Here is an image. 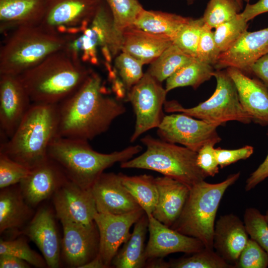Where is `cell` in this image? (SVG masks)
<instances>
[{"instance_id":"cell-55","label":"cell","mask_w":268,"mask_h":268,"mask_svg":"<svg viewBox=\"0 0 268 268\" xmlns=\"http://www.w3.org/2000/svg\"><path fill=\"white\" fill-rule=\"evenodd\" d=\"M196 0H186L187 2L189 4L193 3Z\"/></svg>"},{"instance_id":"cell-48","label":"cell","mask_w":268,"mask_h":268,"mask_svg":"<svg viewBox=\"0 0 268 268\" xmlns=\"http://www.w3.org/2000/svg\"><path fill=\"white\" fill-rule=\"evenodd\" d=\"M254 74L268 87V53L259 59L251 67Z\"/></svg>"},{"instance_id":"cell-34","label":"cell","mask_w":268,"mask_h":268,"mask_svg":"<svg viewBox=\"0 0 268 268\" xmlns=\"http://www.w3.org/2000/svg\"><path fill=\"white\" fill-rule=\"evenodd\" d=\"M173 268H234L214 249L204 248L189 257L170 261Z\"/></svg>"},{"instance_id":"cell-6","label":"cell","mask_w":268,"mask_h":268,"mask_svg":"<svg viewBox=\"0 0 268 268\" xmlns=\"http://www.w3.org/2000/svg\"><path fill=\"white\" fill-rule=\"evenodd\" d=\"M240 176L238 172L218 183L203 180L192 186L180 216L170 228L200 240L205 248L213 249L215 220L219 203L227 189Z\"/></svg>"},{"instance_id":"cell-44","label":"cell","mask_w":268,"mask_h":268,"mask_svg":"<svg viewBox=\"0 0 268 268\" xmlns=\"http://www.w3.org/2000/svg\"><path fill=\"white\" fill-rule=\"evenodd\" d=\"M254 152V147L246 145L236 149L215 148L216 157L219 167L223 168L240 160L250 157Z\"/></svg>"},{"instance_id":"cell-38","label":"cell","mask_w":268,"mask_h":268,"mask_svg":"<svg viewBox=\"0 0 268 268\" xmlns=\"http://www.w3.org/2000/svg\"><path fill=\"white\" fill-rule=\"evenodd\" d=\"M244 223L250 238L268 254V223L265 215L256 208L248 207L244 212Z\"/></svg>"},{"instance_id":"cell-12","label":"cell","mask_w":268,"mask_h":268,"mask_svg":"<svg viewBox=\"0 0 268 268\" xmlns=\"http://www.w3.org/2000/svg\"><path fill=\"white\" fill-rule=\"evenodd\" d=\"M63 228L61 256L71 268L81 267L99 253V234L94 221L84 225L61 221Z\"/></svg>"},{"instance_id":"cell-35","label":"cell","mask_w":268,"mask_h":268,"mask_svg":"<svg viewBox=\"0 0 268 268\" xmlns=\"http://www.w3.org/2000/svg\"><path fill=\"white\" fill-rule=\"evenodd\" d=\"M242 7L236 0H209L201 17L205 24L215 28L235 18Z\"/></svg>"},{"instance_id":"cell-43","label":"cell","mask_w":268,"mask_h":268,"mask_svg":"<svg viewBox=\"0 0 268 268\" xmlns=\"http://www.w3.org/2000/svg\"><path fill=\"white\" fill-rule=\"evenodd\" d=\"M212 29L204 24L197 48L196 59L214 67L221 52L215 43Z\"/></svg>"},{"instance_id":"cell-42","label":"cell","mask_w":268,"mask_h":268,"mask_svg":"<svg viewBox=\"0 0 268 268\" xmlns=\"http://www.w3.org/2000/svg\"><path fill=\"white\" fill-rule=\"evenodd\" d=\"M268 254L254 240L249 238L234 265V268H267Z\"/></svg>"},{"instance_id":"cell-4","label":"cell","mask_w":268,"mask_h":268,"mask_svg":"<svg viewBox=\"0 0 268 268\" xmlns=\"http://www.w3.org/2000/svg\"><path fill=\"white\" fill-rule=\"evenodd\" d=\"M141 150L140 145H136L102 153L93 149L87 140L57 136L51 143L48 155L69 180L89 189L104 170L132 159Z\"/></svg>"},{"instance_id":"cell-10","label":"cell","mask_w":268,"mask_h":268,"mask_svg":"<svg viewBox=\"0 0 268 268\" xmlns=\"http://www.w3.org/2000/svg\"><path fill=\"white\" fill-rule=\"evenodd\" d=\"M217 127L184 113H174L164 116L157 129L161 139L198 152L205 145H215L221 140Z\"/></svg>"},{"instance_id":"cell-18","label":"cell","mask_w":268,"mask_h":268,"mask_svg":"<svg viewBox=\"0 0 268 268\" xmlns=\"http://www.w3.org/2000/svg\"><path fill=\"white\" fill-rule=\"evenodd\" d=\"M91 189L98 212L119 215L142 208L123 185L120 173L103 172Z\"/></svg>"},{"instance_id":"cell-46","label":"cell","mask_w":268,"mask_h":268,"mask_svg":"<svg viewBox=\"0 0 268 268\" xmlns=\"http://www.w3.org/2000/svg\"><path fill=\"white\" fill-rule=\"evenodd\" d=\"M267 134L268 135V129ZM268 178V153L264 161L253 171L246 181L245 191L248 192Z\"/></svg>"},{"instance_id":"cell-20","label":"cell","mask_w":268,"mask_h":268,"mask_svg":"<svg viewBox=\"0 0 268 268\" xmlns=\"http://www.w3.org/2000/svg\"><path fill=\"white\" fill-rule=\"evenodd\" d=\"M236 86L239 101L252 121L268 127V87L261 80L248 76L239 69H226Z\"/></svg>"},{"instance_id":"cell-23","label":"cell","mask_w":268,"mask_h":268,"mask_svg":"<svg viewBox=\"0 0 268 268\" xmlns=\"http://www.w3.org/2000/svg\"><path fill=\"white\" fill-rule=\"evenodd\" d=\"M158 199L152 216L171 227L180 216L187 201L190 187L172 178H155Z\"/></svg>"},{"instance_id":"cell-51","label":"cell","mask_w":268,"mask_h":268,"mask_svg":"<svg viewBox=\"0 0 268 268\" xmlns=\"http://www.w3.org/2000/svg\"><path fill=\"white\" fill-rule=\"evenodd\" d=\"M102 259L98 255L90 262L82 266L81 268H106Z\"/></svg>"},{"instance_id":"cell-19","label":"cell","mask_w":268,"mask_h":268,"mask_svg":"<svg viewBox=\"0 0 268 268\" xmlns=\"http://www.w3.org/2000/svg\"><path fill=\"white\" fill-rule=\"evenodd\" d=\"M67 177L61 168L49 158L30 170L19 184L26 202L35 207L53 196Z\"/></svg>"},{"instance_id":"cell-22","label":"cell","mask_w":268,"mask_h":268,"mask_svg":"<svg viewBox=\"0 0 268 268\" xmlns=\"http://www.w3.org/2000/svg\"><path fill=\"white\" fill-rule=\"evenodd\" d=\"M25 234L37 245L47 266L58 268L60 264L61 246L52 212L45 207L40 208L30 222Z\"/></svg>"},{"instance_id":"cell-29","label":"cell","mask_w":268,"mask_h":268,"mask_svg":"<svg viewBox=\"0 0 268 268\" xmlns=\"http://www.w3.org/2000/svg\"><path fill=\"white\" fill-rule=\"evenodd\" d=\"M120 175L123 185L145 213L147 216L152 215L158 199L155 178L146 174L131 176L120 173Z\"/></svg>"},{"instance_id":"cell-49","label":"cell","mask_w":268,"mask_h":268,"mask_svg":"<svg viewBox=\"0 0 268 268\" xmlns=\"http://www.w3.org/2000/svg\"><path fill=\"white\" fill-rule=\"evenodd\" d=\"M30 265L27 262L9 255H0V268H28Z\"/></svg>"},{"instance_id":"cell-31","label":"cell","mask_w":268,"mask_h":268,"mask_svg":"<svg viewBox=\"0 0 268 268\" xmlns=\"http://www.w3.org/2000/svg\"><path fill=\"white\" fill-rule=\"evenodd\" d=\"M214 67L196 58L176 71L166 80L167 92L176 88L192 86L197 88L210 79L214 72Z\"/></svg>"},{"instance_id":"cell-32","label":"cell","mask_w":268,"mask_h":268,"mask_svg":"<svg viewBox=\"0 0 268 268\" xmlns=\"http://www.w3.org/2000/svg\"><path fill=\"white\" fill-rule=\"evenodd\" d=\"M195 59L173 43L151 63L147 72L161 83Z\"/></svg>"},{"instance_id":"cell-7","label":"cell","mask_w":268,"mask_h":268,"mask_svg":"<svg viewBox=\"0 0 268 268\" xmlns=\"http://www.w3.org/2000/svg\"><path fill=\"white\" fill-rule=\"evenodd\" d=\"M140 140L146 150L135 158L121 163V168L154 171L190 188L207 177L197 164V152L149 135Z\"/></svg>"},{"instance_id":"cell-1","label":"cell","mask_w":268,"mask_h":268,"mask_svg":"<svg viewBox=\"0 0 268 268\" xmlns=\"http://www.w3.org/2000/svg\"><path fill=\"white\" fill-rule=\"evenodd\" d=\"M100 76L92 71L81 86L58 104V136L91 140L105 133L126 111L117 99L105 96Z\"/></svg>"},{"instance_id":"cell-17","label":"cell","mask_w":268,"mask_h":268,"mask_svg":"<svg viewBox=\"0 0 268 268\" xmlns=\"http://www.w3.org/2000/svg\"><path fill=\"white\" fill-rule=\"evenodd\" d=\"M102 1L46 0L45 13L39 25L54 33L60 27H66L67 32L69 28H81L84 21L92 20Z\"/></svg>"},{"instance_id":"cell-16","label":"cell","mask_w":268,"mask_h":268,"mask_svg":"<svg viewBox=\"0 0 268 268\" xmlns=\"http://www.w3.org/2000/svg\"><path fill=\"white\" fill-rule=\"evenodd\" d=\"M268 53V27L258 31H245L227 51L221 53L214 68L234 67L251 73L252 66Z\"/></svg>"},{"instance_id":"cell-52","label":"cell","mask_w":268,"mask_h":268,"mask_svg":"<svg viewBox=\"0 0 268 268\" xmlns=\"http://www.w3.org/2000/svg\"><path fill=\"white\" fill-rule=\"evenodd\" d=\"M125 85L122 81L114 79L113 81V89L118 97H123L124 95Z\"/></svg>"},{"instance_id":"cell-2","label":"cell","mask_w":268,"mask_h":268,"mask_svg":"<svg viewBox=\"0 0 268 268\" xmlns=\"http://www.w3.org/2000/svg\"><path fill=\"white\" fill-rule=\"evenodd\" d=\"M91 71L64 49L18 76L32 103L59 104L77 90Z\"/></svg>"},{"instance_id":"cell-3","label":"cell","mask_w":268,"mask_h":268,"mask_svg":"<svg viewBox=\"0 0 268 268\" xmlns=\"http://www.w3.org/2000/svg\"><path fill=\"white\" fill-rule=\"evenodd\" d=\"M58 104L32 103L0 151L31 170L48 159V148L58 136Z\"/></svg>"},{"instance_id":"cell-50","label":"cell","mask_w":268,"mask_h":268,"mask_svg":"<svg viewBox=\"0 0 268 268\" xmlns=\"http://www.w3.org/2000/svg\"><path fill=\"white\" fill-rule=\"evenodd\" d=\"M150 268H170V262H165L163 258H155L146 261L145 266Z\"/></svg>"},{"instance_id":"cell-41","label":"cell","mask_w":268,"mask_h":268,"mask_svg":"<svg viewBox=\"0 0 268 268\" xmlns=\"http://www.w3.org/2000/svg\"><path fill=\"white\" fill-rule=\"evenodd\" d=\"M30 169L0 151V188L2 189L19 183Z\"/></svg>"},{"instance_id":"cell-13","label":"cell","mask_w":268,"mask_h":268,"mask_svg":"<svg viewBox=\"0 0 268 268\" xmlns=\"http://www.w3.org/2000/svg\"><path fill=\"white\" fill-rule=\"evenodd\" d=\"M144 213L140 208L124 214L99 212L95 214L94 221L99 234L98 255L107 268L111 266L120 247L129 238L132 226Z\"/></svg>"},{"instance_id":"cell-11","label":"cell","mask_w":268,"mask_h":268,"mask_svg":"<svg viewBox=\"0 0 268 268\" xmlns=\"http://www.w3.org/2000/svg\"><path fill=\"white\" fill-rule=\"evenodd\" d=\"M57 217L60 221L89 225L98 212L91 189L81 188L68 179L53 195Z\"/></svg>"},{"instance_id":"cell-15","label":"cell","mask_w":268,"mask_h":268,"mask_svg":"<svg viewBox=\"0 0 268 268\" xmlns=\"http://www.w3.org/2000/svg\"><path fill=\"white\" fill-rule=\"evenodd\" d=\"M148 218L149 237L145 250L146 261L177 252L191 254L205 247L200 240L172 229L152 215Z\"/></svg>"},{"instance_id":"cell-5","label":"cell","mask_w":268,"mask_h":268,"mask_svg":"<svg viewBox=\"0 0 268 268\" xmlns=\"http://www.w3.org/2000/svg\"><path fill=\"white\" fill-rule=\"evenodd\" d=\"M68 35L52 32L40 25L13 29L0 50V75H19L47 57L64 50Z\"/></svg>"},{"instance_id":"cell-40","label":"cell","mask_w":268,"mask_h":268,"mask_svg":"<svg viewBox=\"0 0 268 268\" xmlns=\"http://www.w3.org/2000/svg\"><path fill=\"white\" fill-rule=\"evenodd\" d=\"M115 66L126 89L129 90L143 75V64L131 55L124 52L120 53L115 59Z\"/></svg>"},{"instance_id":"cell-56","label":"cell","mask_w":268,"mask_h":268,"mask_svg":"<svg viewBox=\"0 0 268 268\" xmlns=\"http://www.w3.org/2000/svg\"><path fill=\"white\" fill-rule=\"evenodd\" d=\"M236 0L238 1L239 2L243 4V0Z\"/></svg>"},{"instance_id":"cell-25","label":"cell","mask_w":268,"mask_h":268,"mask_svg":"<svg viewBox=\"0 0 268 268\" xmlns=\"http://www.w3.org/2000/svg\"><path fill=\"white\" fill-rule=\"evenodd\" d=\"M46 0H0L1 32L21 26L39 25Z\"/></svg>"},{"instance_id":"cell-39","label":"cell","mask_w":268,"mask_h":268,"mask_svg":"<svg viewBox=\"0 0 268 268\" xmlns=\"http://www.w3.org/2000/svg\"><path fill=\"white\" fill-rule=\"evenodd\" d=\"M0 255H9L22 259L37 268L47 266L45 259L32 250L26 241L22 239L0 240Z\"/></svg>"},{"instance_id":"cell-45","label":"cell","mask_w":268,"mask_h":268,"mask_svg":"<svg viewBox=\"0 0 268 268\" xmlns=\"http://www.w3.org/2000/svg\"><path fill=\"white\" fill-rule=\"evenodd\" d=\"M214 146L212 144H206L197 152V164L207 177H213L219 172V166Z\"/></svg>"},{"instance_id":"cell-37","label":"cell","mask_w":268,"mask_h":268,"mask_svg":"<svg viewBox=\"0 0 268 268\" xmlns=\"http://www.w3.org/2000/svg\"><path fill=\"white\" fill-rule=\"evenodd\" d=\"M204 24L202 17L192 18L180 29L173 43L186 54L196 58L197 48Z\"/></svg>"},{"instance_id":"cell-27","label":"cell","mask_w":268,"mask_h":268,"mask_svg":"<svg viewBox=\"0 0 268 268\" xmlns=\"http://www.w3.org/2000/svg\"><path fill=\"white\" fill-rule=\"evenodd\" d=\"M30 206L18 189L11 186L1 189L0 193V232L17 228L29 219Z\"/></svg>"},{"instance_id":"cell-53","label":"cell","mask_w":268,"mask_h":268,"mask_svg":"<svg viewBox=\"0 0 268 268\" xmlns=\"http://www.w3.org/2000/svg\"><path fill=\"white\" fill-rule=\"evenodd\" d=\"M101 51L106 62L110 63L113 56L109 48L106 46H103L101 47Z\"/></svg>"},{"instance_id":"cell-28","label":"cell","mask_w":268,"mask_h":268,"mask_svg":"<svg viewBox=\"0 0 268 268\" xmlns=\"http://www.w3.org/2000/svg\"><path fill=\"white\" fill-rule=\"evenodd\" d=\"M191 18L174 13L144 9L134 25L148 32L167 36L173 41L182 26Z\"/></svg>"},{"instance_id":"cell-26","label":"cell","mask_w":268,"mask_h":268,"mask_svg":"<svg viewBox=\"0 0 268 268\" xmlns=\"http://www.w3.org/2000/svg\"><path fill=\"white\" fill-rule=\"evenodd\" d=\"M148 227V218L144 213L135 223L132 233L114 257L111 265L116 268L145 267L144 241Z\"/></svg>"},{"instance_id":"cell-30","label":"cell","mask_w":268,"mask_h":268,"mask_svg":"<svg viewBox=\"0 0 268 268\" xmlns=\"http://www.w3.org/2000/svg\"><path fill=\"white\" fill-rule=\"evenodd\" d=\"M111 11L116 55L121 51L124 31L134 25L144 8L138 0H104Z\"/></svg>"},{"instance_id":"cell-14","label":"cell","mask_w":268,"mask_h":268,"mask_svg":"<svg viewBox=\"0 0 268 268\" xmlns=\"http://www.w3.org/2000/svg\"><path fill=\"white\" fill-rule=\"evenodd\" d=\"M32 104L18 75H0V127L8 138L13 135Z\"/></svg>"},{"instance_id":"cell-47","label":"cell","mask_w":268,"mask_h":268,"mask_svg":"<svg viewBox=\"0 0 268 268\" xmlns=\"http://www.w3.org/2000/svg\"><path fill=\"white\" fill-rule=\"evenodd\" d=\"M268 12V0H259L253 4L248 3L240 14L246 21L249 22L257 16Z\"/></svg>"},{"instance_id":"cell-21","label":"cell","mask_w":268,"mask_h":268,"mask_svg":"<svg viewBox=\"0 0 268 268\" xmlns=\"http://www.w3.org/2000/svg\"><path fill=\"white\" fill-rule=\"evenodd\" d=\"M249 239L244 222L234 214L221 215L215 223L213 249L234 266Z\"/></svg>"},{"instance_id":"cell-9","label":"cell","mask_w":268,"mask_h":268,"mask_svg":"<svg viewBox=\"0 0 268 268\" xmlns=\"http://www.w3.org/2000/svg\"><path fill=\"white\" fill-rule=\"evenodd\" d=\"M167 92L147 72L134 85L128 94L135 115L134 130L130 141H134L145 132L157 128L164 117L162 108Z\"/></svg>"},{"instance_id":"cell-33","label":"cell","mask_w":268,"mask_h":268,"mask_svg":"<svg viewBox=\"0 0 268 268\" xmlns=\"http://www.w3.org/2000/svg\"><path fill=\"white\" fill-rule=\"evenodd\" d=\"M92 36L101 47L108 46L112 56L116 55L112 15L104 0L98 7L89 25Z\"/></svg>"},{"instance_id":"cell-24","label":"cell","mask_w":268,"mask_h":268,"mask_svg":"<svg viewBox=\"0 0 268 268\" xmlns=\"http://www.w3.org/2000/svg\"><path fill=\"white\" fill-rule=\"evenodd\" d=\"M172 43L167 36L145 31L133 25L123 33L121 51L144 65L152 63Z\"/></svg>"},{"instance_id":"cell-54","label":"cell","mask_w":268,"mask_h":268,"mask_svg":"<svg viewBox=\"0 0 268 268\" xmlns=\"http://www.w3.org/2000/svg\"><path fill=\"white\" fill-rule=\"evenodd\" d=\"M265 215V218L268 223V209L266 211Z\"/></svg>"},{"instance_id":"cell-8","label":"cell","mask_w":268,"mask_h":268,"mask_svg":"<svg viewBox=\"0 0 268 268\" xmlns=\"http://www.w3.org/2000/svg\"><path fill=\"white\" fill-rule=\"evenodd\" d=\"M213 76L216 86L212 95L206 100L194 107H184L176 100L166 101L164 105L167 113H181L201 120L217 127L229 121L247 124L252 120L239 101L234 82L225 70L216 69Z\"/></svg>"},{"instance_id":"cell-36","label":"cell","mask_w":268,"mask_h":268,"mask_svg":"<svg viewBox=\"0 0 268 268\" xmlns=\"http://www.w3.org/2000/svg\"><path fill=\"white\" fill-rule=\"evenodd\" d=\"M248 22L239 13L233 19L214 28V39L221 53L229 49L247 30Z\"/></svg>"},{"instance_id":"cell-57","label":"cell","mask_w":268,"mask_h":268,"mask_svg":"<svg viewBox=\"0 0 268 268\" xmlns=\"http://www.w3.org/2000/svg\"><path fill=\"white\" fill-rule=\"evenodd\" d=\"M243 1H244L248 3L249 2L250 0H243Z\"/></svg>"}]
</instances>
